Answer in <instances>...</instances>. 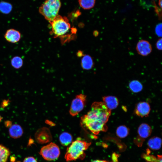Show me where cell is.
<instances>
[{"mask_svg": "<svg viewBox=\"0 0 162 162\" xmlns=\"http://www.w3.org/2000/svg\"><path fill=\"white\" fill-rule=\"evenodd\" d=\"M111 114L103 102H94L91 110L81 119V124L84 128L95 135L107 130V122Z\"/></svg>", "mask_w": 162, "mask_h": 162, "instance_id": "1", "label": "cell"}, {"mask_svg": "<svg viewBox=\"0 0 162 162\" xmlns=\"http://www.w3.org/2000/svg\"><path fill=\"white\" fill-rule=\"evenodd\" d=\"M91 142L77 140L72 142L66 151L64 158L67 161L79 159L82 160L85 157L84 151L91 145Z\"/></svg>", "mask_w": 162, "mask_h": 162, "instance_id": "2", "label": "cell"}, {"mask_svg": "<svg viewBox=\"0 0 162 162\" xmlns=\"http://www.w3.org/2000/svg\"><path fill=\"white\" fill-rule=\"evenodd\" d=\"M52 26V32L56 37L61 39L66 37V35L71 29L68 19L65 16L57 15L52 20L49 22Z\"/></svg>", "mask_w": 162, "mask_h": 162, "instance_id": "3", "label": "cell"}, {"mask_svg": "<svg viewBox=\"0 0 162 162\" xmlns=\"http://www.w3.org/2000/svg\"><path fill=\"white\" fill-rule=\"evenodd\" d=\"M60 0H46L40 6L39 11L49 22L57 15L61 6Z\"/></svg>", "mask_w": 162, "mask_h": 162, "instance_id": "4", "label": "cell"}, {"mask_svg": "<svg viewBox=\"0 0 162 162\" xmlns=\"http://www.w3.org/2000/svg\"><path fill=\"white\" fill-rule=\"evenodd\" d=\"M40 154L43 158L47 160H53L57 159L60 154L59 148L56 144L51 142L42 147Z\"/></svg>", "mask_w": 162, "mask_h": 162, "instance_id": "5", "label": "cell"}, {"mask_svg": "<svg viewBox=\"0 0 162 162\" xmlns=\"http://www.w3.org/2000/svg\"><path fill=\"white\" fill-rule=\"evenodd\" d=\"M86 96L83 94L77 95L72 101L69 113L73 116L77 115L84 108L86 101Z\"/></svg>", "mask_w": 162, "mask_h": 162, "instance_id": "6", "label": "cell"}, {"mask_svg": "<svg viewBox=\"0 0 162 162\" xmlns=\"http://www.w3.org/2000/svg\"><path fill=\"white\" fill-rule=\"evenodd\" d=\"M35 138L38 143L41 144L50 142L52 139L50 130L46 127L39 129L35 134Z\"/></svg>", "mask_w": 162, "mask_h": 162, "instance_id": "7", "label": "cell"}, {"mask_svg": "<svg viewBox=\"0 0 162 162\" xmlns=\"http://www.w3.org/2000/svg\"><path fill=\"white\" fill-rule=\"evenodd\" d=\"M136 50L138 53L142 56H146L152 51V46L150 43L145 40L139 41L136 46Z\"/></svg>", "mask_w": 162, "mask_h": 162, "instance_id": "8", "label": "cell"}, {"mask_svg": "<svg viewBox=\"0 0 162 162\" xmlns=\"http://www.w3.org/2000/svg\"><path fill=\"white\" fill-rule=\"evenodd\" d=\"M4 36L7 41L15 43L18 42L20 40L21 34L18 31L13 28H10L6 31Z\"/></svg>", "mask_w": 162, "mask_h": 162, "instance_id": "9", "label": "cell"}, {"mask_svg": "<svg viewBox=\"0 0 162 162\" xmlns=\"http://www.w3.org/2000/svg\"><path fill=\"white\" fill-rule=\"evenodd\" d=\"M150 111V107L149 104L146 102H142L136 105L135 112L138 116L143 117L147 116Z\"/></svg>", "mask_w": 162, "mask_h": 162, "instance_id": "10", "label": "cell"}, {"mask_svg": "<svg viewBox=\"0 0 162 162\" xmlns=\"http://www.w3.org/2000/svg\"><path fill=\"white\" fill-rule=\"evenodd\" d=\"M150 126L146 123L141 124L138 129V139L143 140L148 137L152 133Z\"/></svg>", "mask_w": 162, "mask_h": 162, "instance_id": "11", "label": "cell"}, {"mask_svg": "<svg viewBox=\"0 0 162 162\" xmlns=\"http://www.w3.org/2000/svg\"><path fill=\"white\" fill-rule=\"evenodd\" d=\"M103 102L110 110L116 109L118 105V100L116 97L112 96H104L103 98Z\"/></svg>", "mask_w": 162, "mask_h": 162, "instance_id": "12", "label": "cell"}, {"mask_svg": "<svg viewBox=\"0 0 162 162\" xmlns=\"http://www.w3.org/2000/svg\"><path fill=\"white\" fill-rule=\"evenodd\" d=\"M9 133L11 137L16 139L20 137L22 135L23 131L22 128L20 125L14 124L10 127Z\"/></svg>", "mask_w": 162, "mask_h": 162, "instance_id": "13", "label": "cell"}, {"mask_svg": "<svg viewBox=\"0 0 162 162\" xmlns=\"http://www.w3.org/2000/svg\"><path fill=\"white\" fill-rule=\"evenodd\" d=\"M161 139L158 137H153L150 139L147 144L149 147L153 150H158L161 147Z\"/></svg>", "mask_w": 162, "mask_h": 162, "instance_id": "14", "label": "cell"}, {"mask_svg": "<svg viewBox=\"0 0 162 162\" xmlns=\"http://www.w3.org/2000/svg\"><path fill=\"white\" fill-rule=\"evenodd\" d=\"M81 63L82 68L86 70L91 69L94 65L92 58L88 55H85L83 57L81 60Z\"/></svg>", "mask_w": 162, "mask_h": 162, "instance_id": "15", "label": "cell"}, {"mask_svg": "<svg viewBox=\"0 0 162 162\" xmlns=\"http://www.w3.org/2000/svg\"><path fill=\"white\" fill-rule=\"evenodd\" d=\"M72 139L71 134L67 132L62 133L59 137V141L61 144L64 146L69 145L72 142Z\"/></svg>", "mask_w": 162, "mask_h": 162, "instance_id": "16", "label": "cell"}, {"mask_svg": "<svg viewBox=\"0 0 162 162\" xmlns=\"http://www.w3.org/2000/svg\"><path fill=\"white\" fill-rule=\"evenodd\" d=\"M129 86L130 90L134 93L139 92L143 88L142 84L137 80L131 81L129 84Z\"/></svg>", "mask_w": 162, "mask_h": 162, "instance_id": "17", "label": "cell"}, {"mask_svg": "<svg viewBox=\"0 0 162 162\" xmlns=\"http://www.w3.org/2000/svg\"><path fill=\"white\" fill-rule=\"evenodd\" d=\"M10 154L8 148L0 144V162H8Z\"/></svg>", "mask_w": 162, "mask_h": 162, "instance_id": "18", "label": "cell"}, {"mask_svg": "<svg viewBox=\"0 0 162 162\" xmlns=\"http://www.w3.org/2000/svg\"><path fill=\"white\" fill-rule=\"evenodd\" d=\"M129 133V129L126 126L124 125L118 126L116 130L117 136L121 138L126 137L128 135Z\"/></svg>", "mask_w": 162, "mask_h": 162, "instance_id": "19", "label": "cell"}, {"mask_svg": "<svg viewBox=\"0 0 162 162\" xmlns=\"http://www.w3.org/2000/svg\"><path fill=\"white\" fill-rule=\"evenodd\" d=\"M80 6L86 10L90 9L93 8L95 3V0H78Z\"/></svg>", "mask_w": 162, "mask_h": 162, "instance_id": "20", "label": "cell"}, {"mask_svg": "<svg viewBox=\"0 0 162 162\" xmlns=\"http://www.w3.org/2000/svg\"><path fill=\"white\" fill-rule=\"evenodd\" d=\"M12 66L15 69L21 68L23 64L22 59L20 56H15L13 57L11 60Z\"/></svg>", "mask_w": 162, "mask_h": 162, "instance_id": "21", "label": "cell"}, {"mask_svg": "<svg viewBox=\"0 0 162 162\" xmlns=\"http://www.w3.org/2000/svg\"><path fill=\"white\" fill-rule=\"evenodd\" d=\"M12 6L10 3L2 2H0V11L3 14L10 13L12 9Z\"/></svg>", "mask_w": 162, "mask_h": 162, "instance_id": "22", "label": "cell"}, {"mask_svg": "<svg viewBox=\"0 0 162 162\" xmlns=\"http://www.w3.org/2000/svg\"><path fill=\"white\" fill-rule=\"evenodd\" d=\"M155 32L156 34L159 37L162 36V24L159 23L155 27Z\"/></svg>", "mask_w": 162, "mask_h": 162, "instance_id": "23", "label": "cell"}, {"mask_svg": "<svg viewBox=\"0 0 162 162\" xmlns=\"http://www.w3.org/2000/svg\"><path fill=\"white\" fill-rule=\"evenodd\" d=\"M162 40L161 38H159L156 43V47L157 49L159 50H162Z\"/></svg>", "mask_w": 162, "mask_h": 162, "instance_id": "24", "label": "cell"}, {"mask_svg": "<svg viewBox=\"0 0 162 162\" xmlns=\"http://www.w3.org/2000/svg\"><path fill=\"white\" fill-rule=\"evenodd\" d=\"M23 162H37V161L34 157H29L25 158Z\"/></svg>", "mask_w": 162, "mask_h": 162, "instance_id": "25", "label": "cell"}, {"mask_svg": "<svg viewBox=\"0 0 162 162\" xmlns=\"http://www.w3.org/2000/svg\"><path fill=\"white\" fill-rule=\"evenodd\" d=\"M9 100H4L1 103V106L3 108L6 106L8 104Z\"/></svg>", "mask_w": 162, "mask_h": 162, "instance_id": "26", "label": "cell"}, {"mask_svg": "<svg viewBox=\"0 0 162 162\" xmlns=\"http://www.w3.org/2000/svg\"><path fill=\"white\" fill-rule=\"evenodd\" d=\"M5 125L6 127H10L12 125L11 122L10 121H6L5 122Z\"/></svg>", "mask_w": 162, "mask_h": 162, "instance_id": "27", "label": "cell"}, {"mask_svg": "<svg viewBox=\"0 0 162 162\" xmlns=\"http://www.w3.org/2000/svg\"><path fill=\"white\" fill-rule=\"evenodd\" d=\"M83 53L81 51H79L77 53V56H79V57H80V56H83Z\"/></svg>", "mask_w": 162, "mask_h": 162, "instance_id": "28", "label": "cell"}, {"mask_svg": "<svg viewBox=\"0 0 162 162\" xmlns=\"http://www.w3.org/2000/svg\"><path fill=\"white\" fill-rule=\"evenodd\" d=\"M91 162H107L106 161L100 160H95L92 161Z\"/></svg>", "mask_w": 162, "mask_h": 162, "instance_id": "29", "label": "cell"}, {"mask_svg": "<svg viewBox=\"0 0 162 162\" xmlns=\"http://www.w3.org/2000/svg\"><path fill=\"white\" fill-rule=\"evenodd\" d=\"M162 0H159L158 5L160 8V9L162 8Z\"/></svg>", "mask_w": 162, "mask_h": 162, "instance_id": "30", "label": "cell"}, {"mask_svg": "<svg viewBox=\"0 0 162 162\" xmlns=\"http://www.w3.org/2000/svg\"><path fill=\"white\" fill-rule=\"evenodd\" d=\"M2 119V118L0 115V122H1Z\"/></svg>", "mask_w": 162, "mask_h": 162, "instance_id": "31", "label": "cell"}, {"mask_svg": "<svg viewBox=\"0 0 162 162\" xmlns=\"http://www.w3.org/2000/svg\"></svg>", "mask_w": 162, "mask_h": 162, "instance_id": "32", "label": "cell"}]
</instances>
